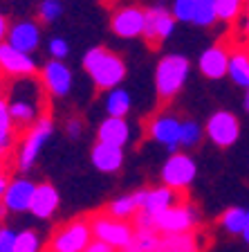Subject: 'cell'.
Wrapping results in <instances>:
<instances>
[{
    "mask_svg": "<svg viewBox=\"0 0 249 252\" xmlns=\"http://www.w3.org/2000/svg\"><path fill=\"white\" fill-rule=\"evenodd\" d=\"M218 21V11H216V0H197L195 14H193V25L197 27H213Z\"/></svg>",
    "mask_w": 249,
    "mask_h": 252,
    "instance_id": "obj_30",
    "label": "cell"
},
{
    "mask_svg": "<svg viewBox=\"0 0 249 252\" xmlns=\"http://www.w3.org/2000/svg\"><path fill=\"white\" fill-rule=\"evenodd\" d=\"M204 137V126L197 124L195 120H182L180 122V149H193L197 147Z\"/></svg>",
    "mask_w": 249,
    "mask_h": 252,
    "instance_id": "obj_28",
    "label": "cell"
},
{
    "mask_svg": "<svg viewBox=\"0 0 249 252\" xmlns=\"http://www.w3.org/2000/svg\"><path fill=\"white\" fill-rule=\"evenodd\" d=\"M195 7H197V0H173L171 14L177 23H191L193 14H195Z\"/></svg>",
    "mask_w": 249,
    "mask_h": 252,
    "instance_id": "obj_34",
    "label": "cell"
},
{
    "mask_svg": "<svg viewBox=\"0 0 249 252\" xmlns=\"http://www.w3.org/2000/svg\"><path fill=\"white\" fill-rule=\"evenodd\" d=\"M133 227L135 230H144V232H155V216L151 214H146L144 210H139L135 216H133Z\"/></svg>",
    "mask_w": 249,
    "mask_h": 252,
    "instance_id": "obj_37",
    "label": "cell"
},
{
    "mask_svg": "<svg viewBox=\"0 0 249 252\" xmlns=\"http://www.w3.org/2000/svg\"><path fill=\"white\" fill-rule=\"evenodd\" d=\"M97 142H104L110 147L126 149L130 142V124L126 117H108L101 120L97 128Z\"/></svg>",
    "mask_w": 249,
    "mask_h": 252,
    "instance_id": "obj_19",
    "label": "cell"
},
{
    "mask_svg": "<svg viewBox=\"0 0 249 252\" xmlns=\"http://www.w3.org/2000/svg\"><path fill=\"white\" fill-rule=\"evenodd\" d=\"M92 241L88 216H79L58 225L47 241V252H83Z\"/></svg>",
    "mask_w": 249,
    "mask_h": 252,
    "instance_id": "obj_5",
    "label": "cell"
},
{
    "mask_svg": "<svg viewBox=\"0 0 249 252\" xmlns=\"http://www.w3.org/2000/svg\"><path fill=\"white\" fill-rule=\"evenodd\" d=\"M52 133H54V122L47 113L31 126V128H27V131L23 133L21 147L16 149V169H18V171L27 173L36 164L38 156H41V151L45 149L47 142H50Z\"/></svg>",
    "mask_w": 249,
    "mask_h": 252,
    "instance_id": "obj_4",
    "label": "cell"
},
{
    "mask_svg": "<svg viewBox=\"0 0 249 252\" xmlns=\"http://www.w3.org/2000/svg\"><path fill=\"white\" fill-rule=\"evenodd\" d=\"M229 59H231V50L224 43H213L200 54L197 68L207 79H222L227 77L229 70Z\"/></svg>",
    "mask_w": 249,
    "mask_h": 252,
    "instance_id": "obj_16",
    "label": "cell"
},
{
    "mask_svg": "<svg viewBox=\"0 0 249 252\" xmlns=\"http://www.w3.org/2000/svg\"><path fill=\"white\" fill-rule=\"evenodd\" d=\"M162 185L175 189V191H187L197 178V164L193 160L191 153L187 151H175L166 158V162L162 164Z\"/></svg>",
    "mask_w": 249,
    "mask_h": 252,
    "instance_id": "obj_8",
    "label": "cell"
},
{
    "mask_svg": "<svg viewBox=\"0 0 249 252\" xmlns=\"http://www.w3.org/2000/svg\"><path fill=\"white\" fill-rule=\"evenodd\" d=\"M34 191H36V183H31L29 178H11L2 196V205L9 214H25L31 207Z\"/></svg>",
    "mask_w": 249,
    "mask_h": 252,
    "instance_id": "obj_15",
    "label": "cell"
},
{
    "mask_svg": "<svg viewBox=\"0 0 249 252\" xmlns=\"http://www.w3.org/2000/svg\"><path fill=\"white\" fill-rule=\"evenodd\" d=\"M36 77L43 84L45 94L47 97H54V99L68 97L74 86V74H72V70L65 65V61H54V59H50L47 63L41 65Z\"/></svg>",
    "mask_w": 249,
    "mask_h": 252,
    "instance_id": "obj_10",
    "label": "cell"
},
{
    "mask_svg": "<svg viewBox=\"0 0 249 252\" xmlns=\"http://www.w3.org/2000/svg\"><path fill=\"white\" fill-rule=\"evenodd\" d=\"M9 21H7V16L5 14H0V43H5L7 41V34H9Z\"/></svg>",
    "mask_w": 249,
    "mask_h": 252,
    "instance_id": "obj_40",
    "label": "cell"
},
{
    "mask_svg": "<svg viewBox=\"0 0 249 252\" xmlns=\"http://www.w3.org/2000/svg\"><path fill=\"white\" fill-rule=\"evenodd\" d=\"M58 207H61V194H58V189L54 187L52 183H38L36 191H34V198H31L29 214L34 216V219L47 220L56 214Z\"/></svg>",
    "mask_w": 249,
    "mask_h": 252,
    "instance_id": "obj_18",
    "label": "cell"
},
{
    "mask_svg": "<svg viewBox=\"0 0 249 252\" xmlns=\"http://www.w3.org/2000/svg\"><path fill=\"white\" fill-rule=\"evenodd\" d=\"M83 128H85V124H83L81 117H68L65 120V135L70 137V140H79V137L83 135Z\"/></svg>",
    "mask_w": 249,
    "mask_h": 252,
    "instance_id": "obj_38",
    "label": "cell"
},
{
    "mask_svg": "<svg viewBox=\"0 0 249 252\" xmlns=\"http://www.w3.org/2000/svg\"><path fill=\"white\" fill-rule=\"evenodd\" d=\"M245 219H247V210L234 205V207H227V210L222 212V216H220V225H222V230L227 232V234L240 236L243 230H245Z\"/></svg>",
    "mask_w": 249,
    "mask_h": 252,
    "instance_id": "obj_27",
    "label": "cell"
},
{
    "mask_svg": "<svg viewBox=\"0 0 249 252\" xmlns=\"http://www.w3.org/2000/svg\"><path fill=\"white\" fill-rule=\"evenodd\" d=\"M180 117L171 113H155L146 122V135L153 142L166 147L171 153L180 151Z\"/></svg>",
    "mask_w": 249,
    "mask_h": 252,
    "instance_id": "obj_13",
    "label": "cell"
},
{
    "mask_svg": "<svg viewBox=\"0 0 249 252\" xmlns=\"http://www.w3.org/2000/svg\"><path fill=\"white\" fill-rule=\"evenodd\" d=\"M240 236L245 239V243H249V210H247V219H245V230H243Z\"/></svg>",
    "mask_w": 249,
    "mask_h": 252,
    "instance_id": "obj_42",
    "label": "cell"
},
{
    "mask_svg": "<svg viewBox=\"0 0 249 252\" xmlns=\"http://www.w3.org/2000/svg\"><path fill=\"white\" fill-rule=\"evenodd\" d=\"M157 252H202V234L187 232V234H166L160 236Z\"/></svg>",
    "mask_w": 249,
    "mask_h": 252,
    "instance_id": "obj_23",
    "label": "cell"
},
{
    "mask_svg": "<svg viewBox=\"0 0 249 252\" xmlns=\"http://www.w3.org/2000/svg\"><path fill=\"white\" fill-rule=\"evenodd\" d=\"M9 173H0V203H2V196L7 191V185H9Z\"/></svg>",
    "mask_w": 249,
    "mask_h": 252,
    "instance_id": "obj_41",
    "label": "cell"
},
{
    "mask_svg": "<svg viewBox=\"0 0 249 252\" xmlns=\"http://www.w3.org/2000/svg\"><path fill=\"white\" fill-rule=\"evenodd\" d=\"M144 21H146V9L139 5H121L112 11L110 16V30L114 36L119 38H139L144 36Z\"/></svg>",
    "mask_w": 249,
    "mask_h": 252,
    "instance_id": "obj_12",
    "label": "cell"
},
{
    "mask_svg": "<svg viewBox=\"0 0 249 252\" xmlns=\"http://www.w3.org/2000/svg\"><path fill=\"white\" fill-rule=\"evenodd\" d=\"M16 252H43V239L36 230L25 227L16 236Z\"/></svg>",
    "mask_w": 249,
    "mask_h": 252,
    "instance_id": "obj_31",
    "label": "cell"
},
{
    "mask_svg": "<svg viewBox=\"0 0 249 252\" xmlns=\"http://www.w3.org/2000/svg\"><path fill=\"white\" fill-rule=\"evenodd\" d=\"M245 2L247 0H216V11H218V21L234 23L240 18L245 11Z\"/></svg>",
    "mask_w": 249,
    "mask_h": 252,
    "instance_id": "obj_32",
    "label": "cell"
},
{
    "mask_svg": "<svg viewBox=\"0 0 249 252\" xmlns=\"http://www.w3.org/2000/svg\"><path fill=\"white\" fill-rule=\"evenodd\" d=\"M7 43L11 47H16L18 52H25V54L36 52L38 45H41V23L21 21L16 25H11L9 34H7Z\"/></svg>",
    "mask_w": 249,
    "mask_h": 252,
    "instance_id": "obj_17",
    "label": "cell"
},
{
    "mask_svg": "<svg viewBox=\"0 0 249 252\" xmlns=\"http://www.w3.org/2000/svg\"><path fill=\"white\" fill-rule=\"evenodd\" d=\"M90 160H92V167L101 173H117L124 167V149L119 147H110L104 142H94L92 149H90Z\"/></svg>",
    "mask_w": 249,
    "mask_h": 252,
    "instance_id": "obj_20",
    "label": "cell"
},
{
    "mask_svg": "<svg viewBox=\"0 0 249 252\" xmlns=\"http://www.w3.org/2000/svg\"><path fill=\"white\" fill-rule=\"evenodd\" d=\"M83 70L92 79V84L97 90H110L119 88L126 81V61L117 52L108 50V47H90L88 52L83 54Z\"/></svg>",
    "mask_w": 249,
    "mask_h": 252,
    "instance_id": "obj_2",
    "label": "cell"
},
{
    "mask_svg": "<svg viewBox=\"0 0 249 252\" xmlns=\"http://www.w3.org/2000/svg\"><path fill=\"white\" fill-rule=\"evenodd\" d=\"M106 115L108 117H126L133 108V99L130 93L124 88H114L106 94Z\"/></svg>",
    "mask_w": 249,
    "mask_h": 252,
    "instance_id": "obj_26",
    "label": "cell"
},
{
    "mask_svg": "<svg viewBox=\"0 0 249 252\" xmlns=\"http://www.w3.org/2000/svg\"><path fill=\"white\" fill-rule=\"evenodd\" d=\"M245 11H247V14H249V0H247V2H245Z\"/></svg>",
    "mask_w": 249,
    "mask_h": 252,
    "instance_id": "obj_46",
    "label": "cell"
},
{
    "mask_svg": "<svg viewBox=\"0 0 249 252\" xmlns=\"http://www.w3.org/2000/svg\"><path fill=\"white\" fill-rule=\"evenodd\" d=\"M204 135L218 149L234 147L240 140V120L229 110H216L204 124Z\"/></svg>",
    "mask_w": 249,
    "mask_h": 252,
    "instance_id": "obj_9",
    "label": "cell"
},
{
    "mask_svg": "<svg viewBox=\"0 0 249 252\" xmlns=\"http://www.w3.org/2000/svg\"><path fill=\"white\" fill-rule=\"evenodd\" d=\"M227 77L231 79L236 86H240V88H245L249 93V54L247 52H243V50L231 52Z\"/></svg>",
    "mask_w": 249,
    "mask_h": 252,
    "instance_id": "obj_25",
    "label": "cell"
},
{
    "mask_svg": "<svg viewBox=\"0 0 249 252\" xmlns=\"http://www.w3.org/2000/svg\"><path fill=\"white\" fill-rule=\"evenodd\" d=\"M146 194H148V187H141L126 196H119V198L110 200L108 207H106V214L114 216V219H121V220H133V216H135L137 212L144 210Z\"/></svg>",
    "mask_w": 249,
    "mask_h": 252,
    "instance_id": "obj_21",
    "label": "cell"
},
{
    "mask_svg": "<svg viewBox=\"0 0 249 252\" xmlns=\"http://www.w3.org/2000/svg\"><path fill=\"white\" fill-rule=\"evenodd\" d=\"M0 173H7V158L0 156Z\"/></svg>",
    "mask_w": 249,
    "mask_h": 252,
    "instance_id": "obj_44",
    "label": "cell"
},
{
    "mask_svg": "<svg viewBox=\"0 0 249 252\" xmlns=\"http://www.w3.org/2000/svg\"><path fill=\"white\" fill-rule=\"evenodd\" d=\"M191 61L182 54H164L155 68V93L162 104H168L187 86Z\"/></svg>",
    "mask_w": 249,
    "mask_h": 252,
    "instance_id": "obj_3",
    "label": "cell"
},
{
    "mask_svg": "<svg viewBox=\"0 0 249 252\" xmlns=\"http://www.w3.org/2000/svg\"><path fill=\"white\" fill-rule=\"evenodd\" d=\"M83 252H119V250L110 248L108 243H104V241H97V239H92V241H90V246L85 248Z\"/></svg>",
    "mask_w": 249,
    "mask_h": 252,
    "instance_id": "obj_39",
    "label": "cell"
},
{
    "mask_svg": "<svg viewBox=\"0 0 249 252\" xmlns=\"http://www.w3.org/2000/svg\"><path fill=\"white\" fill-rule=\"evenodd\" d=\"M0 74L9 79H27L36 77V61L31 59V54L18 52L9 43H0Z\"/></svg>",
    "mask_w": 249,
    "mask_h": 252,
    "instance_id": "obj_14",
    "label": "cell"
},
{
    "mask_svg": "<svg viewBox=\"0 0 249 252\" xmlns=\"http://www.w3.org/2000/svg\"><path fill=\"white\" fill-rule=\"evenodd\" d=\"M16 236L18 232L9 225H0V252H16Z\"/></svg>",
    "mask_w": 249,
    "mask_h": 252,
    "instance_id": "obj_36",
    "label": "cell"
},
{
    "mask_svg": "<svg viewBox=\"0 0 249 252\" xmlns=\"http://www.w3.org/2000/svg\"><path fill=\"white\" fill-rule=\"evenodd\" d=\"M47 52H50V59H54V61H65V57L70 54V45L65 38L56 36L47 43Z\"/></svg>",
    "mask_w": 249,
    "mask_h": 252,
    "instance_id": "obj_35",
    "label": "cell"
},
{
    "mask_svg": "<svg viewBox=\"0 0 249 252\" xmlns=\"http://www.w3.org/2000/svg\"><path fill=\"white\" fill-rule=\"evenodd\" d=\"M63 16L61 0H43L38 5V23H54Z\"/></svg>",
    "mask_w": 249,
    "mask_h": 252,
    "instance_id": "obj_33",
    "label": "cell"
},
{
    "mask_svg": "<svg viewBox=\"0 0 249 252\" xmlns=\"http://www.w3.org/2000/svg\"><path fill=\"white\" fill-rule=\"evenodd\" d=\"M184 200L182 191L160 185V187H148V194H146V203H144V212L151 216H160L162 212H166L168 207H173L175 203Z\"/></svg>",
    "mask_w": 249,
    "mask_h": 252,
    "instance_id": "obj_22",
    "label": "cell"
},
{
    "mask_svg": "<svg viewBox=\"0 0 249 252\" xmlns=\"http://www.w3.org/2000/svg\"><path fill=\"white\" fill-rule=\"evenodd\" d=\"M200 210L197 205H193L191 200H180L173 207H168L166 212H162L160 216H155V232L160 236L166 234H187V232H195L200 225Z\"/></svg>",
    "mask_w": 249,
    "mask_h": 252,
    "instance_id": "obj_6",
    "label": "cell"
},
{
    "mask_svg": "<svg viewBox=\"0 0 249 252\" xmlns=\"http://www.w3.org/2000/svg\"><path fill=\"white\" fill-rule=\"evenodd\" d=\"M7 214H9V212H7V207L2 203H0V225H5V219H7Z\"/></svg>",
    "mask_w": 249,
    "mask_h": 252,
    "instance_id": "obj_43",
    "label": "cell"
},
{
    "mask_svg": "<svg viewBox=\"0 0 249 252\" xmlns=\"http://www.w3.org/2000/svg\"><path fill=\"white\" fill-rule=\"evenodd\" d=\"M245 108H247V113H249V93H247V97H245Z\"/></svg>",
    "mask_w": 249,
    "mask_h": 252,
    "instance_id": "obj_45",
    "label": "cell"
},
{
    "mask_svg": "<svg viewBox=\"0 0 249 252\" xmlns=\"http://www.w3.org/2000/svg\"><path fill=\"white\" fill-rule=\"evenodd\" d=\"M7 108L14 120V126L18 131L25 133L27 128L36 124L43 115H45V99L47 94L43 90V84L38 77H27V79H14L11 88L5 94Z\"/></svg>",
    "mask_w": 249,
    "mask_h": 252,
    "instance_id": "obj_1",
    "label": "cell"
},
{
    "mask_svg": "<svg viewBox=\"0 0 249 252\" xmlns=\"http://www.w3.org/2000/svg\"><path fill=\"white\" fill-rule=\"evenodd\" d=\"M157 246H160V234L157 232L135 230L133 239L121 252H157Z\"/></svg>",
    "mask_w": 249,
    "mask_h": 252,
    "instance_id": "obj_29",
    "label": "cell"
},
{
    "mask_svg": "<svg viewBox=\"0 0 249 252\" xmlns=\"http://www.w3.org/2000/svg\"><path fill=\"white\" fill-rule=\"evenodd\" d=\"M175 18H173L171 9L166 7H146V21H144V41L148 47L157 50L162 47L168 38H171L173 30H175Z\"/></svg>",
    "mask_w": 249,
    "mask_h": 252,
    "instance_id": "obj_11",
    "label": "cell"
},
{
    "mask_svg": "<svg viewBox=\"0 0 249 252\" xmlns=\"http://www.w3.org/2000/svg\"><path fill=\"white\" fill-rule=\"evenodd\" d=\"M16 140H18V128L9 115L5 94H0V156L9 158V153L16 149Z\"/></svg>",
    "mask_w": 249,
    "mask_h": 252,
    "instance_id": "obj_24",
    "label": "cell"
},
{
    "mask_svg": "<svg viewBox=\"0 0 249 252\" xmlns=\"http://www.w3.org/2000/svg\"><path fill=\"white\" fill-rule=\"evenodd\" d=\"M90 219V230H92V239L108 243L114 250H124L128 241L135 234V227L130 220H121L114 216L106 214V212H94Z\"/></svg>",
    "mask_w": 249,
    "mask_h": 252,
    "instance_id": "obj_7",
    "label": "cell"
}]
</instances>
